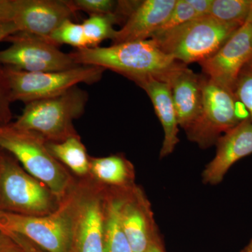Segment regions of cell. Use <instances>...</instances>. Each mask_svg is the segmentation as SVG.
Instances as JSON below:
<instances>
[{"instance_id": "cell-12", "label": "cell", "mask_w": 252, "mask_h": 252, "mask_svg": "<svg viewBox=\"0 0 252 252\" xmlns=\"http://www.w3.org/2000/svg\"><path fill=\"white\" fill-rule=\"evenodd\" d=\"M252 57V28L248 21L213 56L199 63L207 77L234 91L239 74Z\"/></svg>"}, {"instance_id": "cell-32", "label": "cell", "mask_w": 252, "mask_h": 252, "mask_svg": "<svg viewBox=\"0 0 252 252\" xmlns=\"http://www.w3.org/2000/svg\"><path fill=\"white\" fill-rule=\"evenodd\" d=\"M10 238L13 239V240H15L16 243H18V245L22 248L23 251L24 252H39L37 251V250H35V249L32 248V247H30L29 245H28V244L26 243H23L22 240H21V238L18 236V235H8Z\"/></svg>"}, {"instance_id": "cell-36", "label": "cell", "mask_w": 252, "mask_h": 252, "mask_svg": "<svg viewBox=\"0 0 252 252\" xmlns=\"http://www.w3.org/2000/svg\"><path fill=\"white\" fill-rule=\"evenodd\" d=\"M248 63H251V64H252V59H250V61H249V62H248Z\"/></svg>"}, {"instance_id": "cell-16", "label": "cell", "mask_w": 252, "mask_h": 252, "mask_svg": "<svg viewBox=\"0 0 252 252\" xmlns=\"http://www.w3.org/2000/svg\"><path fill=\"white\" fill-rule=\"evenodd\" d=\"M175 3L176 0L140 1L122 28L116 31L112 44L152 38L168 17Z\"/></svg>"}, {"instance_id": "cell-8", "label": "cell", "mask_w": 252, "mask_h": 252, "mask_svg": "<svg viewBox=\"0 0 252 252\" xmlns=\"http://www.w3.org/2000/svg\"><path fill=\"white\" fill-rule=\"evenodd\" d=\"M71 202L69 195L45 216H28L0 210V233L28 239L48 252H69Z\"/></svg>"}, {"instance_id": "cell-14", "label": "cell", "mask_w": 252, "mask_h": 252, "mask_svg": "<svg viewBox=\"0 0 252 252\" xmlns=\"http://www.w3.org/2000/svg\"><path fill=\"white\" fill-rule=\"evenodd\" d=\"M216 144V155L202 175L203 183L207 185L220 183L233 164L252 154V122L250 118L225 132Z\"/></svg>"}, {"instance_id": "cell-30", "label": "cell", "mask_w": 252, "mask_h": 252, "mask_svg": "<svg viewBox=\"0 0 252 252\" xmlns=\"http://www.w3.org/2000/svg\"><path fill=\"white\" fill-rule=\"evenodd\" d=\"M11 239L8 235H6V238H0V252H24L22 248L12 243Z\"/></svg>"}, {"instance_id": "cell-18", "label": "cell", "mask_w": 252, "mask_h": 252, "mask_svg": "<svg viewBox=\"0 0 252 252\" xmlns=\"http://www.w3.org/2000/svg\"><path fill=\"white\" fill-rule=\"evenodd\" d=\"M89 176L97 183L109 188H127L135 185L133 165L119 154L90 157Z\"/></svg>"}, {"instance_id": "cell-6", "label": "cell", "mask_w": 252, "mask_h": 252, "mask_svg": "<svg viewBox=\"0 0 252 252\" xmlns=\"http://www.w3.org/2000/svg\"><path fill=\"white\" fill-rule=\"evenodd\" d=\"M106 187L90 176L76 182L69 193L71 246L69 252H104Z\"/></svg>"}, {"instance_id": "cell-35", "label": "cell", "mask_w": 252, "mask_h": 252, "mask_svg": "<svg viewBox=\"0 0 252 252\" xmlns=\"http://www.w3.org/2000/svg\"><path fill=\"white\" fill-rule=\"evenodd\" d=\"M247 21H248L249 22H250L252 28V6L251 10H250V14H249L248 19H247Z\"/></svg>"}, {"instance_id": "cell-15", "label": "cell", "mask_w": 252, "mask_h": 252, "mask_svg": "<svg viewBox=\"0 0 252 252\" xmlns=\"http://www.w3.org/2000/svg\"><path fill=\"white\" fill-rule=\"evenodd\" d=\"M165 82L171 89L179 126L187 130L198 119L203 107V77L182 64Z\"/></svg>"}, {"instance_id": "cell-20", "label": "cell", "mask_w": 252, "mask_h": 252, "mask_svg": "<svg viewBox=\"0 0 252 252\" xmlns=\"http://www.w3.org/2000/svg\"><path fill=\"white\" fill-rule=\"evenodd\" d=\"M104 252H133L123 229L114 189L106 187Z\"/></svg>"}, {"instance_id": "cell-31", "label": "cell", "mask_w": 252, "mask_h": 252, "mask_svg": "<svg viewBox=\"0 0 252 252\" xmlns=\"http://www.w3.org/2000/svg\"><path fill=\"white\" fill-rule=\"evenodd\" d=\"M18 32L17 28L14 23H0V42L6 40V38Z\"/></svg>"}, {"instance_id": "cell-29", "label": "cell", "mask_w": 252, "mask_h": 252, "mask_svg": "<svg viewBox=\"0 0 252 252\" xmlns=\"http://www.w3.org/2000/svg\"><path fill=\"white\" fill-rule=\"evenodd\" d=\"M199 17L210 15L213 0H187Z\"/></svg>"}, {"instance_id": "cell-26", "label": "cell", "mask_w": 252, "mask_h": 252, "mask_svg": "<svg viewBox=\"0 0 252 252\" xmlns=\"http://www.w3.org/2000/svg\"><path fill=\"white\" fill-rule=\"evenodd\" d=\"M69 2L76 11H84L90 16L112 14L117 4L112 0H73Z\"/></svg>"}, {"instance_id": "cell-23", "label": "cell", "mask_w": 252, "mask_h": 252, "mask_svg": "<svg viewBox=\"0 0 252 252\" xmlns=\"http://www.w3.org/2000/svg\"><path fill=\"white\" fill-rule=\"evenodd\" d=\"M46 40L58 47L62 44H67L77 49L88 48L82 25L74 23L72 20L64 21Z\"/></svg>"}, {"instance_id": "cell-17", "label": "cell", "mask_w": 252, "mask_h": 252, "mask_svg": "<svg viewBox=\"0 0 252 252\" xmlns=\"http://www.w3.org/2000/svg\"><path fill=\"white\" fill-rule=\"evenodd\" d=\"M147 94L153 104L164 131V139L160 149V158L167 157L175 150L180 142L179 123L168 83L150 77L136 83Z\"/></svg>"}, {"instance_id": "cell-34", "label": "cell", "mask_w": 252, "mask_h": 252, "mask_svg": "<svg viewBox=\"0 0 252 252\" xmlns=\"http://www.w3.org/2000/svg\"><path fill=\"white\" fill-rule=\"evenodd\" d=\"M241 252H252V240L250 241V243L248 244V246L244 249Z\"/></svg>"}, {"instance_id": "cell-13", "label": "cell", "mask_w": 252, "mask_h": 252, "mask_svg": "<svg viewBox=\"0 0 252 252\" xmlns=\"http://www.w3.org/2000/svg\"><path fill=\"white\" fill-rule=\"evenodd\" d=\"M76 13L66 0H18L12 22L18 32L46 39Z\"/></svg>"}, {"instance_id": "cell-24", "label": "cell", "mask_w": 252, "mask_h": 252, "mask_svg": "<svg viewBox=\"0 0 252 252\" xmlns=\"http://www.w3.org/2000/svg\"><path fill=\"white\" fill-rule=\"evenodd\" d=\"M196 18H199L198 15L194 11L193 7L190 6L187 0H176L175 6L172 9L171 13L152 37L175 29Z\"/></svg>"}, {"instance_id": "cell-22", "label": "cell", "mask_w": 252, "mask_h": 252, "mask_svg": "<svg viewBox=\"0 0 252 252\" xmlns=\"http://www.w3.org/2000/svg\"><path fill=\"white\" fill-rule=\"evenodd\" d=\"M117 23V19L113 14L89 16L81 24L88 47H97L105 39H112L116 32L113 26Z\"/></svg>"}, {"instance_id": "cell-11", "label": "cell", "mask_w": 252, "mask_h": 252, "mask_svg": "<svg viewBox=\"0 0 252 252\" xmlns=\"http://www.w3.org/2000/svg\"><path fill=\"white\" fill-rule=\"evenodd\" d=\"M114 189L123 229L133 252H145L160 241L152 205L143 190L135 185Z\"/></svg>"}, {"instance_id": "cell-33", "label": "cell", "mask_w": 252, "mask_h": 252, "mask_svg": "<svg viewBox=\"0 0 252 252\" xmlns=\"http://www.w3.org/2000/svg\"><path fill=\"white\" fill-rule=\"evenodd\" d=\"M145 252H165L164 250L161 240L152 244L149 247V248L146 250Z\"/></svg>"}, {"instance_id": "cell-21", "label": "cell", "mask_w": 252, "mask_h": 252, "mask_svg": "<svg viewBox=\"0 0 252 252\" xmlns=\"http://www.w3.org/2000/svg\"><path fill=\"white\" fill-rule=\"evenodd\" d=\"M252 6V0H213L210 16L222 23L243 26Z\"/></svg>"}, {"instance_id": "cell-2", "label": "cell", "mask_w": 252, "mask_h": 252, "mask_svg": "<svg viewBox=\"0 0 252 252\" xmlns=\"http://www.w3.org/2000/svg\"><path fill=\"white\" fill-rule=\"evenodd\" d=\"M46 142L39 134L20 128L13 123L0 125V149L17 159L28 173L45 185L61 202L77 181L50 154Z\"/></svg>"}, {"instance_id": "cell-19", "label": "cell", "mask_w": 252, "mask_h": 252, "mask_svg": "<svg viewBox=\"0 0 252 252\" xmlns=\"http://www.w3.org/2000/svg\"><path fill=\"white\" fill-rule=\"evenodd\" d=\"M50 154L81 178L89 176L90 157L80 136H74L61 142H46Z\"/></svg>"}, {"instance_id": "cell-10", "label": "cell", "mask_w": 252, "mask_h": 252, "mask_svg": "<svg viewBox=\"0 0 252 252\" xmlns=\"http://www.w3.org/2000/svg\"><path fill=\"white\" fill-rule=\"evenodd\" d=\"M11 45L0 51V64L29 72H58L77 67L72 54L43 38L18 32L6 38Z\"/></svg>"}, {"instance_id": "cell-7", "label": "cell", "mask_w": 252, "mask_h": 252, "mask_svg": "<svg viewBox=\"0 0 252 252\" xmlns=\"http://www.w3.org/2000/svg\"><path fill=\"white\" fill-rule=\"evenodd\" d=\"M105 69L96 66L79 65L58 72H29L4 66L11 102L29 103L54 97L78 84H92L100 80Z\"/></svg>"}, {"instance_id": "cell-1", "label": "cell", "mask_w": 252, "mask_h": 252, "mask_svg": "<svg viewBox=\"0 0 252 252\" xmlns=\"http://www.w3.org/2000/svg\"><path fill=\"white\" fill-rule=\"evenodd\" d=\"M77 65H90L119 73L137 81L153 77L165 81L182 63L165 54L153 39L85 48L71 53Z\"/></svg>"}, {"instance_id": "cell-3", "label": "cell", "mask_w": 252, "mask_h": 252, "mask_svg": "<svg viewBox=\"0 0 252 252\" xmlns=\"http://www.w3.org/2000/svg\"><path fill=\"white\" fill-rule=\"evenodd\" d=\"M88 100L87 93L75 86L59 95L26 104L13 124L39 134L47 142H63L79 135L73 123L83 115Z\"/></svg>"}, {"instance_id": "cell-27", "label": "cell", "mask_w": 252, "mask_h": 252, "mask_svg": "<svg viewBox=\"0 0 252 252\" xmlns=\"http://www.w3.org/2000/svg\"><path fill=\"white\" fill-rule=\"evenodd\" d=\"M9 86L5 77L4 66L0 64V125L11 123L13 118Z\"/></svg>"}, {"instance_id": "cell-4", "label": "cell", "mask_w": 252, "mask_h": 252, "mask_svg": "<svg viewBox=\"0 0 252 252\" xmlns=\"http://www.w3.org/2000/svg\"><path fill=\"white\" fill-rule=\"evenodd\" d=\"M241 25L202 16L152 38L165 54L187 65L213 56Z\"/></svg>"}, {"instance_id": "cell-28", "label": "cell", "mask_w": 252, "mask_h": 252, "mask_svg": "<svg viewBox=\"0 0 252 252\" xmlns=\"http://www.w3.org/2000/svg\"><path fill=\"white\" fill-rule=\"evenodd\" d=\"M18 0H0V23L12 22Z\"/></svg>"}, {"instance_id": "cell-25", "label": "cell", "mask_w": 252, "mask_h": 252, "mask_svg": "<svg viewBox=\"0 0 252 252\" xmlns=\"http://www.w3.org/2000/svg\"><path fill=\"white\" fill-rule=\"evenodd\" d=\"M235 97L245 106L252 122V64L247 63L239 74L234 89Z\"/></svg>"}, {"instance_id": "cell-5", "label": "cell", "mask_w": 252, "mask_h": 252, "mask_svg": "<svg viewBox=\"0 0 252 252\" xmlns=\"http://www.w3.org/2000/svg\"><path fill=\"white\" fill-rule=\"evenodd\" d=\"M57 197L0 149V210L28 216H45L59 208Z\"/></svg>"}, {"instance_id": "cell-9", "label": "cell", "mask_w": 252, "mask_h": 252, "mask_svg": "<svg viewBox=\"0 0 252 252\" xmlns=\"http://www.w3.org/2000/svg\"><path fill=\"white\" fill-rule=\"evenodd\" d=\"M238 100L234 91L208 77H203V107L195 123L186 131L200 148L216 144L222 132L241 122L237 114Z\"/></svg>"}]
</instances>
